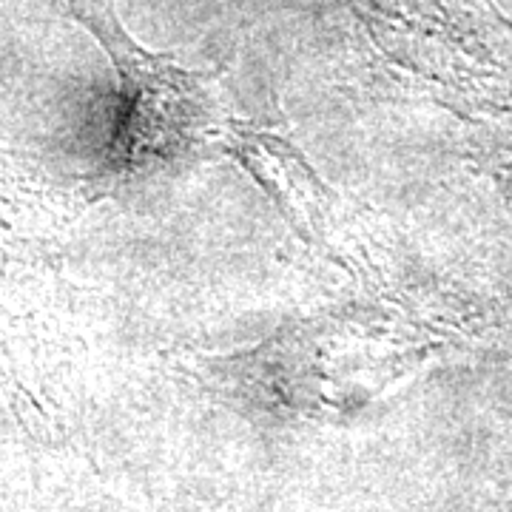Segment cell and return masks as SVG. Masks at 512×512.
<instances>
[{"label":"cell","mask_w":512,"mask_h":512,"mask_svg":"<svg viewBox=\"0 0 512 512\" xmlns=\"http://www.w3.org/2000/svg\"><path fill=\"white\" fill-rule=\"evenodd\" d=\"M120 77L123 117L111 137L103 174L111 183H143L177 174L211 151H225L242 123L217 77L154 55L128 35L114 0H69Z\"/></svg>","instance_id":"6da1fadb"},{"label":"cell","mask_w":512,"mask_h":512,"mask_svg":"<svg viewBox=\"0 0 512 512\" xmlns=\"http://www.w3.org/2000/svg\"><path fill=\"white\" fill-rule=\"evenodd\" d=\"M225 154H231L262 185L299 237L345 262V200L319 180L311 163L288 140L239 123Z\"/></svg>","instance_id":"7a4b0ae2"}]
</instances>
